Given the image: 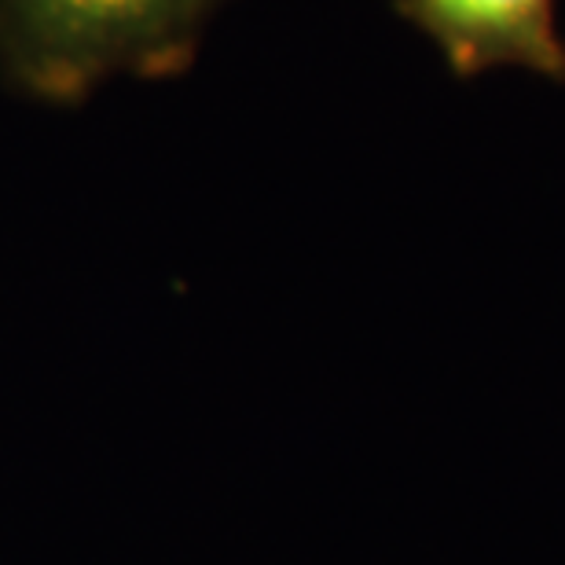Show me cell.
I'll return each mask as SVG.
<instances>
[{"instance_id": "obj_1", "label": "cell", "mask_w": 565, "mask_h": 565, "mask_svg": "<svg viewBox=\"0 0 565 565\" xmlns=\"http://www.w3.org/2000/svg\"><path fill=\"white\" fill-rule=\"evenodd\" d=\"M224 0H0V74L26 99L82 104L110 77L169 82Z\"/></svg>"}, {"instance_id": "obj_2", "label": "cell", "mask_w": 565, "mask_h": 565, "mask_svg": "<svg viewBox=\"0 0 565 565\" xmlns=\"http://www.w3.org/2000/svg\"><path fill=\"white\" fill-rule=\"evenodd\" d=\"M397 11L437 44L451 74L522 66L565 85L555 0H397Z\"/></svg>"}]
</instances>
